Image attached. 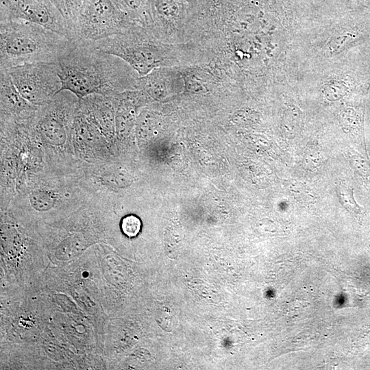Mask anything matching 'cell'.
<instances>
[{
    "instance_id": "obj_2",
    "label": "cell",
    "mask_w": 370,
    "mask_h": 370,
    "mask_svg": "<svg viewBox=\"0 0 370 370\" xmlns=\"http://www.w3.org/2000/svg\"><path fill=\"white\" fill-rule=\"evenodd\" d=\"M70 40L23 20L0 21V69L33 62L56 63Z\"/></svg>"
},
{
    "instance_id": "obj_6",
    "label": "cell",
    "mask_w": 370,
    "mask_h": 370,
    "mask_svg": "<svg viewBox=\"0 0 370 370\" xmlns=\"http://www.w3.org/2000/svg\"><path fill=\"white\" fill-rule=\"evenodd\" d=\"M23 20L71 39L65 18L50 0H0V21Z\"/></svg>"
},
{
    "instance_id": "obj_14",
    "label": "cell",
    "mask_w": 370,
    "mask_h": 370,
    "mask_svg": "<svg viewBox=\"0 0 370 370\" xmlns=\"http://www.w3.org/2000/svg\"><path fill=\"white\" fill-rule=\"evenodd\" d=\"M140 219L134 215L125 217L121 222V228L123 233L130 237L136 236L140 232Z\"/></svg>"
},
{
    "instance_id": "obj_13",
    "label": "cell",
    "mask_w": 370,
    "mask_h": 370,
    "mask_svg": "<svg viewBox=\"0 0 370 370\" xmlns=\"http://www.w3.org/2000/svg\"><path fill=\"white\" fill-rule=\"evenodd\" d=\"M150 5L158 14L166 17H173L177 12V7L173 0H151Z\"/></svg>"
},
{
    "instance_id": "obj_3",
    "label": "cell",
    "mask_w": 370,
    "mask_h": 370,
    "mask_svg": "<svg viewBox=\"0 0 370 370\" xmlns=\"http://www.w3.org/2000/svg\"><path fill=\"white\" fill-rule=\"evenodd\" d=\"M113 0H82L70 40L95 42L123 32L127 19Z\"/></svg>"
},
{
    "instance_id": "obj_11",
    "label": "cell",
    "mask_w": 370,
    "mask_h": 370,
    "mask_svg": "<svg viewBox=\"0 0 370 370\" xmlns=\"http://www.w3.org/2000/svg\"><path fill=\"white\" fill-rule=\"evenodd\" d=\"M322 161V156L319 147L316 143H310L306 149L303 164L309 170L316 169Z\"/></svg>"
},
{
    "instance_id": "obj_16",
    "label": "cell",
    "mask_w": 370,
    "mask_h": 370,
    "mask_svg": "<svg viewBox=\"0 0 370 370\" xmlns=\"http://www.w3.org/2000/svg\"><path fill=\"white\" fill-rule=\"evenodd\" d=\"M288 190L291 193H293L295 195V197H299L301 199H312V195L310 190H307V187H306L304 184H301L298 182H294L289 184L288 185Z\"/></svg>"
},
{
    "instance_id": "obj_7",
    "label": "cell",
    "mask_w": 370,
    "mask_h": 370,
    "mask_svg": "<svg viewBox=\"0 0 370 370\" xmlns=\"http://www.w3.org/2000/svg\"><path fill=\"white\" fill-rule=\"evenodd\" d=\"M1 112L15 117H28L36 106L27 101L16 88L6 69H0Z\"/></svg>"
},
{
    "instance_id": "obj_17",
    "label": "cell",
    "mask_w": 370,
    "mask_h": 370,
    "mask_svg": "<svg viewBox=\"0 0 370 370\" xmlns=\"http://www.w3.org/2000/svg\"><path fill=\"white\" fill-rule=\"evenodd\" d=\"M114 2L123 11L137 12L139 10L145 0H113Z\"/></svg>"
},
{
    "instance_id": "obj_4",
    "label": "cell",
    "mask_w": 370,
    "mask_h": 370,
    "mask_svg": "<svg viewBox=\"0 0 370 370\" xmlns=\"http://www.w3.org/2000/svg\"><path fill=\"white\" fill-rule=\"evenodd\" d=\"M6 70L21 95L36 106L48 103L61 90L56 63H27Z\"/></svg>"
},
{
    "instance_id": "obj_15",
    "label": "cell",
    "mask_w": 370,
    "mask_h": 370,
    "mask_svg": "<svg viewBox=\"0 0 370 370\" xmlns=\"http://www.w3.org/2000/svg\"><path fill=\"white\" fill-rule=\"evenodd\" d=\"M345 86L338 82H333L328 84L324 88V94L326 98L330 101L340 99L345 95Z\"/></svg>"
},
{
    "instance_id": "obj_5",
    "label": "cell",
    "mask_w": 370,
    "mask_h": 370,
    "mask_svg": "<svg viewBox=\"0 0 370 370\" xmlns=\"http://www.w3.org/2000/svg\"><path fill=\"white\" fill-rule=\"evenodd\" d=\"M92 43L99 50L124 60L140 77L161 64V55L157 46L141 34L121 32Z\"/></svg>"
},
{
    "instance_id": "obj_10",
    "label": "cell",
    "mask_w": 370,
    "mask_h": 370,
    "mask_svg": "<svg viewBox=\"0 0 370 370\" xmlns=\"http://www.w3.org/2000/svg\"><path fill=\"white\" fill-rule=\"evenodd\" d=\"M32 206L36 210L43 212L52 208L56 204V196L48 190H36L29 195Z\"/></svg>"
},
{
    "instance_id": "obj_1",
    "label": "cell",
    "mask_w": 370,
    "mask_h": 370,
    "mask_svg": "<svg viewBox=\"0 0 370 370\" xmlns=\"http://www.w3.org/2000/svg\"><path fill=\"white\" fill-rule=\"evenodd\" d=\"M124 62L95 48L91 42L70 40L69 47L56 63L61 90H69L79 99L93 94L119 93L136 84Z\"/></svg>"
},
{
    "instance_id": "obj_8",
    "label": "cell",
    "mask_w": 370,
    "mask_h": 370,
    "mask_svg": "<svg viewBox=\"0 0 370 370\" xmlns=\"http://www.w3.org/2000/svg\"><path fill=\"white\" fill-rule=\"evenodd\" d=\"M302 114L297 107H289L285 112L283 121L282 130L284 134L288 138H295L301 129Z\"/></svg>"
},
{
    "instance_id": "obj_9",
    "label": "cell",
    "mask_w": 370,
    "mask_h": 370,
    "mask_svg": "<svg viewBox=\"0 0 370 370\" xmlns=\"http://www.w3.org/2000/svg\"><path fill=\"white\" fill-rule=\"evenodd\" d=\"M50 1L57 8L67 22L70 29L71 38V27L77 15L82 0Z\"/></svg>"
},
{
    "instance_id": "obj_12",
    "label": "cell",
    "mask_w": 370,
    "mask_h": 370,
    "mask_svg": "<svg viewBox=\"0 0 370 370\" xmlns=\"http://www.w3.org/2000/svg\"><path fill=\"white\" fill-rule=\"evenodd\" d=\"M337 197L340 203L349 210L356 211L358 208L354 201L352 190L343 184H338L336 187Z\"/></svg>"
}]
</instances>
